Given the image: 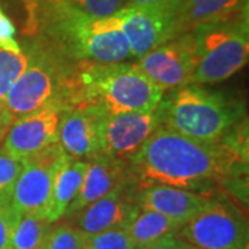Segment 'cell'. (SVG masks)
Instances as JSON below:
<instances>
[{"instance_id": "obj_1", "label": "cell", "mask_w": 249, "mask_h": 249, "mask_svg": "<svg viewBox=\"0 0 249 249\" xmlns=\"http://www.w3.org/2000/svg\"><path fill=\"white\" fill-rule=\"evenodd\" d=\"M247 142L242 132L222 142H202L160 126L127 162L140 184H160L212 196L247 170Z\"/></svg>"}, {"instance_id": "obj_2", "label": "cell", "mask_w": 249, "mask_h": 249, "mask_svg": "<svg viewBox=\"0 0 249 249\" xmlns=\"http://www.w3.org/2000/svg\"><path fill=\"white\" fill-rule=\"evenodd\" d=\"M28 11L36 35L70 61L114 64L132 58L112 17H90L67 0H29Z\"/></svg>"}, {"instance_id": "obj_3", "label": "cell", "mask_w": 249, "mask_h": 249, "mask_svg": "<svg viewBox=\"0 0 249 249\" xmlns=\"http://www.w3.org/2000/svg\"><path fill=\"white\" fill-rule=\"evenodd\" d=\"M75 67L70 107L97 116L150 112L160 106L163 91L133 62H79Z\"/></svg>"}, {"instance_id": "obj_4", "label": "cell", "mask_w": 249, "mask_h": 249, "mask_svg": "<svg viewBox=\"0 0 249 249\" xmlns=\"http://www.w3.org/2000/svg\"><path fill=\"white\" fill-rule=\"evenodd\" d=\"M162 126L202 142H222L238 133L244 107L226 94L187 85L169 91L160 103Z\"/></svg>"}, {"instance_id": "obj_5", "label": "cell", "mask_w": 249, "mask_h": 249, "mask_svg": "<svg viewBox=\"0 0 249 249\" xmlns=\"http://www.w3.org/2000/svg\"><path fill=\"white\" fill-rule=\"evenodd\" d=\"M75 67L42 42L31 46V60L3 100L14 118L32 114L53 103L70 106Z\"/></svg>"}, {"instance_id": "obj_6", "label": "cell", "mask_w": 249, "mask_h": 249, "mask_svg": "<svg viewBox=\"0 0 249 249\" xmlns=\"http://www.w3.org/2000/svg\"><path fill=\"white\" fill-rule=\"evenodd\" d=\"M191 34L196 43V68L190 85L219 83L248 62V16L201 27Z\"/></svg>"}, {"instance_id": "obj_7", "label": "cell", "mask_w": 249, "mask_h": 249, "mask_svg": "<svg viewBox=\"0 0 249 249\" xmlns=\"http://www.w3.org/2000/svg\"><path fill=\"white\" fill-rule=\"evenodd\" d=\"M187 244L198 249H248V222L231 202L214 198L178 230Z\"/></svg>"}, {"instance_id": "obj_8", "label": "cell", "mask_w": 249, "mask_h": 249, "mask_svg": "<svg viewBox=\"0 0 249 249\" xmlns=\"http://www.w3.org/2000/svg\"><path fill=\"white\" fill-rule=\"evenodd\" d=\"M68 154L60 144L24 160L22 170L13 190L10 205L18 213L46 219V209L57 172Z\"/></svg>"}, {"instance_id": "obj_9", "label": "cell", "mask_w": 249, "mask_h": 249, "mask_svg": "<svg viewBox=\"0 0 249 249\" xmlns=\"http://www.w3.org/2000/svg\"><path fill=\"white\" fill-rule=\"evenodd\" d=\"M70 106L53 103L32 114L17 118L3 140V150L24 162L58 144L60 124Z\"/></svg>"}, {"instance_id": "obj_10", "label": "cell", "mask_w": 249, "mask_h": 249, "mask_svg": "<svg viewBox=\"0 0 249 249\" xmlns=\"http://www.w3.org/2000/svg\"><path fill=\"white\" fill-rule=\"evenodd\" d=\"M137 68L163 93L191 83L196 68V43L193 34L163 42L136 62Z\"/></svg>"}, {"instance_id": "obj_11", "label": "cell", "mask_w": 249, "mask_h": 249, "mask_svg": "<svg viewBox=\"0 0 249 249\" xmlns=\"http://www.w3.org/2000/svg\"><path fill=\"white\" fill-rule=\"evenodd\" d=\"M160 126V106L150 112L101 116L98 121L101 152L127 163Z\"/></svg>"}, {"instance_id": "obj_12", "label": "cell", "mask_w": 249, "mask_h": 249, "mask_svg": "<svg viewBox=\"0 0 249 249\" xmlns=\"http://www.w3.org/2000/svg\"><path fill=\"white\" fill-rule=\"evenodd\" d=\"M137 190L139 183L129 175L108 194L71 216L68 222L86 235L118 227L126 229L139 208L136 205Z\"/></svg>"}, {"instance_id": "obj_13", "label": "cell", "mask_w": 249, "mask_h": 249, "mask_svg": "<svg viewBox=\"0 0 249 249\" xmlns=\"http://www.w3.org/2000/svg\"><path fill=\"white\" fill-rule=\"evenodd\" d=\"M124 32L132 58H142L157 46L166 42L173 14L160 10L124 6L111 16Z\"/></svg>"}, {"instance_id": "obj_14", "label": "cell", "mask_w": 249, "mask_h": 249, "mask_svg": "<svg viewBox=\"0 0 249 249\" xmlns=\"http://www.w3.org/2000/svg\"><path fill=\"white\" fill-rule=\"evenodd\" d=\"M213 199V196L160 184H139L136 194V205L139 208L158 212L178 223L181 227Z\"/></svg>"}, {"instance_id": "obj_15", "label": "cell", "mask_w": 249, "mask_h": 249, "mask_svg": "<svg viewBox=\"0 0 249 249\" xmlns=\"http://www.w3.org/2000/svg\"><path fill=\"white\" fill-rule=\"evenodd\" d=\"M248 3L249 0H183L173 16L166 40L201 27L248 16Z\"/></svg>"}, {"instance_id": "obj_16", "label": "cell", "mask_w": 249, "mask_h": 249, "mask_svg": "<svg viewBox=\"0 0 249 249\" xmlns=\"http://www.w3.org/2000/svg\"><path fill=\"white\" fill-rule=\"evenodd\" d=\"M86 162L88 166L79 191L68 206L62 219H70L85 206L108 194L118 183L130 175L127 163L104 152L94 154L93 157L88 158Z\"/></svg>"}, {"instance_id": "obj_17", "label": "cell", "mask_w": 249, "mask_h": 249, "mask_svg": "<svg viewBox=\"0 0 249 249\" xmlns=\"http://www.w3.org/2000/svg\"><path fill=\"white\" fill-rule=\"evenodd\" d=\"M100 116L88 109L70 107L62 116L58 144L75 160H88L101 152L98 136Z\"/></svg>"}, {"instance_id": "obj_18", "label": "cell", "mask_w": 249, "mask_h": 249, "mask_svg": "<svg viewBox=\"0 0 249 249\" xmlns=\"http://www.w3.org/2000/svg\"><path fill=\"white\" fill-rule=\"evenodd\" d=\"M86 160H75L70 155L65 157L60 169L54 178L50 199L46 209V220L58 223L64 217L68 206L79 191L82 180L86 172Z\"/></svg>"}, {"instance_id": "obj_19", "label": "cell", "mask_w": 249, "mask_h": 249, "mask_svg": "<svg viewBox=\"0 0 249 249\" xmlns=\"http://www.w3.org/2000/svg\"><path fill=\"white\" fill-rule=\"evenodd\" d=\"M181 226L172 219L147 209L137 208L126 231L133 242L134 249H142L168 234H178Z\"/></svg>"}, {"instance_id": "obj_20", "label": "cell", "mask_w": 249, "mask_h": 249, "mask_svg": "<svg viewBox=\"0 0 249 249\" xmlns=\"http://www.w3.org/2000/svg\"><path fill=\"white\" fill-rule=\"evenodd\" d=\"M52 223L45 217L18 213L10 238V249H43Z\"/></svg>"}, {"instance_id": "obj_21", "label": "cell", "mask_w": 249, "mask_h": 249, "mask_svg": "<svg viewBox=\"0 0 249 249\" xmlns=\"http://www.w3.org/2000/svg\"><path fill=\"white\" fill-rule=\"evenodd\" d=\"M31 60V47L27 50L14 52L0 49V103L6 97L14 82L25 71Z\"/></svg>"}, {"instance_id": "obj_22", "label": "cell", "mask_w": 249, "mask_h": 249, "mask_svg": "<svg viewBox=\"0 0 249 249\" xmlns=\"http://www.w3.org/2000/svg\"><path fill=\"white\" fill-rule=\"evenodd\" d=\"M86 234L70 222L52 226L43 249H85Z\"/></svg>"}, {"instance_id": "obj_23", "label": "cell", "mask_w": 249, "mask_h": 249, "mask_svg": "<svg viewBox=\"0 0 249 249\" xmlns=\"http://www.w3.org/2000/svg\"><path fill=\"white\" fill-rule=\"evenodd\" d=\"M24 163L10 157L3 148H0V205L9 206L11 202L13 190Z\"/></svg>"}, {"instance_id": "obj_24", "label": "cell", "mask_w": 249, "mask_h": 249, "mask_svg": "<svg viewBox=\"0 0 249 249\" xmlns=\"http://www.w3.org/2000/svg\"><path fill=\"white\" fill-rule=\"evenodd\" d=\"M85 249H134L129 234L124 227L86 235Z\"/></svg>"}, {"instance_id": "obj_25", "label": "cell", "mask_w": 249, "mask_h": 249, "mask_svg": "<svg viewBox=\"0 0 249 249\" xmlns=\"http://www.w3.org/2000/svg\"><path fill=\"white\" fill-rule=\"evenodd\" d=\"M93 18H108L126 6L124 0H67Z\"/></svg>"}, {"instance_id": "obj_26", "label": "cell", "mask_w": 249, "mask_h": 249, "mask_svg": "<svg viewBox=\"0 0 249 249\" xmlns=\"http://www.w3.org/2000/svg\"><path fill=\"white\" fill-rule=\"evenodd\" d=\"M0 49H9L14 52H21L22 47L16 39V28L0 6Z\"/></svg>"}, {"instance_id": "obj_27", "label": "cell", "mask_w": 249, "mask_h": 249, "mask_svg": "<svg viewBox=\"0 0 249 249\" xmlns=\"http://www.w3.org/2000/svg\"><path fill=\"white\" fill-rule=\"evenodd\" d=\"M18 212L13 206L0 205V249H10V238Z\"/></svg>"}, {"instance_id": "obj_28", "label": "cell", "mask_w": 249, "mask_h": 249, "mask_svg": "<svg viewBox=\"0 0 249 249\" xmlns=\"http://www.w3.org/2000/svg\"><path fill=\"white\" fill-rule=\"evenodd\" d=\"M126 6L142 7V9H152L170 13L175 16L176 10L183 0H124Z\"/></svg>"}, {"instance_id": "obj_29", "label": "cell", "mask_w": 249, "mask_h": 249, "mask_svg": "<svg viewBox=\"0 0 249 249\" xmlns=\"http://www.w3.org/2000/svg\"><path fill=\"white\" fill-rule=\"evenodd\" d=\"M186 247L187 242L178 237V234H168L142 249H186Z\"/></svg>"}, {"instance_id": "obj_30", "label": "cell", "mask_w": 249, "mask_h": 249, "mask_svg": "<svg viewBox=\"0 0 249 249\" xmlns=\"http://www.w3.org/2000/svg\"><path fill=\"white\" fill-rule=\"evenodd\" d=\"M14 121H16L14 115L10 112L3 103H0V142L4 140V137L11 127V124H14Z\"/></svg>"}, {"instance_id": "obj_31", "label": "cell", "mask_w": 249, "mask_h": 249, "mask_svg": "<svg viewBox=\"0 0 249 249\" xmlns=\"http://www.w3.org/2000/svg\"><path fill=\"white\" fill-rule=\"evenodd\" d=\"M186 249H198V248H196V247H193V245H190V244H187Z\"/></svg>"}]
</instances>
